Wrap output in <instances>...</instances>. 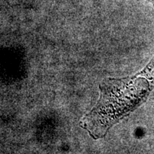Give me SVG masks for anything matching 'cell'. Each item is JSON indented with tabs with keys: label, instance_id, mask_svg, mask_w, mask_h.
Listing matches in <instances>:
<instances>
[{
	"label": "cell",
	"instance_id": "1",
	"mask_svg": "<svg viewBox=\"0 0 154 154\" xmlns=\"http://www.w3.org/2000/svg\"><path fill=\"white\" fill-rule=\"evenodd\" d=\"M151 86L140 76L105 80L100 85L99 101L80 121V126L94 139L103 137L113 124L143 101Z\"/></svg>",
	"mask_w": 154,
	"mask_h": 154
},
{
	"label": "cell",
	"instance_id": "2",
	"mask_svg": "<svg viewBox=\"0 0 154 154\" xmlns=\"http://www.w3.org/2000/svg\"><path fill=\"white\" fill-rule=\"evenodd\" d=\"M149 1H150V2H151L153 3V5H154V0H149Z\"/></svg>",
	"mask_w": 154,
	"mask_h": 154
}]
</instances>
